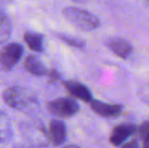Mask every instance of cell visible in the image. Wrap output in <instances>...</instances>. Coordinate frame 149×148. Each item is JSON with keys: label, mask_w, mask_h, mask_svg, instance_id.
<instances>
[{"label": "cell", "mask_w": 149, "mask_h": 148, "mask_svg": "<svg viewBox=\"0 0 149 148\" xmlns=\"http://www.w3.org/2000/svg\"><path fill=\"white\" fill-rule=\"evenodd\" d=\"M2 97L10 108L20 112L31 113L40 107L37 94L26 87L11 86L4 90Z\"/></svg>", "instance_id": "obj_1"}, {"label": "cell", "mask_w": 149, "mask_h": 148, "mask_svg": "<svg viewBox=\"0 0 149 148\" xmlns=\"http://www.w3.org/2000/svg\"><path fill=\"white\" fill-rule=\"evenodd\" d=\"M64 17L76 28L80 31H93L98 28L100 20L94 14L77 7H65L63 10Z\"/></svg>", "instance_id": "obj_2"}, {"label": "cell", "mask_w": 149, "mask_h": 148, "mask_svg": "<svg viewBox=\"0 0 149 148\" xmlns=\"http://www.w3.org/2000/svg\"><path fill=\"white\" fill-rule=\"evenodd\" d=\"M51 114L60 118H70L79 111V105L71 97H59L49 101L47 105Z\"/></svg>", "instance_id": "obj_3"}, {"label": "cell", "mask_w": 149, "mask_h": 148, "mask_svg": "<svg viewBox=\"0 0 149 148\" xmlns=\"http://www.w3.org/2000/svg\"><path fill=\"white\" fill-rule=\"evenodd\" d=\"M24 47L18 43H10L0 51V66L5 71L11 70L22 59Z\"/></svg>", "instance_id": "obj_4"}, {"label": "cell", "mask_w": 149, "mask_h": 148, "mask_svg": "<svg viewBox=\"0 0 149 148\" xmlns=\"http://www.w3.org/2000/svg\"><path fill=\"white\" fill-rule=\"evenodd\" d=\"M90 108L94 113L100 117H104V118H115L121 115L123 112V106L119 105V104H108L104 103L102 101H93L90 103Z\"/></svg>", "instance_id": "obj_5"}, {"label": "cell", "mask_w": 149, "mask_h": 148, "mask_svg": "<svg viewBox=\"0 0 149 148\" xmlns=\"http://www.w3.org/2000/svg\"><path fill=\"white\" fill-rule=\"evenodd\" d=\"M136 132V126L133 124H122L115 127L110 137V142L114 146H121L130 136Z\"/></svg>", "instance_id": "obj_6"}, {"label": "cell", "mask_w": 149, "mask_h": 148, "mask_svg": "<svg viewBox=\"0 0 149 148\" xmlns=\"http://www.w3.org/2000/svg\"><path fill=\"white\" fill-rule=\"evenodd\" d=\"M64 85L72 97L81 99V101H85V103H91L93 101L92 99V93L82 83L74 80H68L65 81Z\"/></svg>", "instance_id": "obj_7"}, {"label": "cell", "mask_w": 149, "mask_h": 148, "mask_svg": "<svg viewBox=\"0 0 149 148\" xmlns=\"http://www.w3.org/2000/svg\"><path fill=\"white\" fill-rule=\"evenodd\" d=\"M48 135L53 145L59 146L65 142L66 139V126L59 120H52L49 125Z\"/></svg>", "instance_id": "obj_8"}, {"label": "cell", "mask_w": 149, "mask_h": 148, "mask_svg": "<svg viewBox=\"0 0 149 148\" xmlns=\"http://www.w3.org/2000/svg\"><path fill=\"white\" fill-rule=\"evenodd\" d=\"M107 45L113 53L119 56L120 58H123V59L129 57L133 51L131 44L126 40L121 39V38H113V39L109 40Z\"/></svg>", "instance_id": "obj_9"}, {"label": "cell", "mask_w": 149, "mask_h": 148, "mask_svg": "<svg viewBox=\"0 0 149 148\" xmlns=\"http://www.w3.org/2000/svg\"><path fill=\"white\" fill-rule=\"evenodd\" d=\"M24 68L29 73L36 76H43L49 73V70L47 69L45 64L35 55H30L26 58L24 62Z\"/></svg>", "instance_id": "obj_10"}, {"label": "cell", "mask_w": 149, "mask_h": 148, "mask_svg": "<svg viewBox=\"0 0 149 148\" xmlns=\"http://www.w3.org/2000/svg\"><path fill=\"white\" fill-rule=\"evenodd\" d=\"M12 137V125L9 116L0 109V147H3Z\"/></svg>", "instance_id": "obj_11"}, {"label": "cell", "mask_w": 149, "mask_h": 148, "mask_svg": "<svg viewBox=\"0 0 149 148\" xmlns=\"http://www.w3.org/2000/svg\"><path fill=\"white\" fill-rule=\"evenodd\" d=\"M24 42L29 48L35 52H43L44 51V39L43 36L39 33L28 32L24 34Z\"/></svg>", "instance_id": "obj_12"}, {"label": "cell", "mask_w": 149, "mask_h": 148, "mask_svg": "<svg viewBox=\"0 0 149 148\" xmlns=\"http://www.w3.org/2000/svg\"><path fill=\"white\" fill-rule=\"evenodd\" d=\"M11 35V24L7 14L0 8V44L6 42Z\"/></svg>", "instance_id": "obj_13"}, {"label": "cell", "mask_w": 149, "mask_h": 148, "mask_svg": "<svg viewBox=\"0 0 149 148\" xmlns=\"http://www.w3.org/2000/svg\"><path fill=\"white\" fill-rule=\"evenodd\" d=\"M58 38L61 40L62 42L66 43L67 45L71 46V47L74 48H84L85 47V42L84 40L80 39V38L77 37H73V36H69V35H65V34H58Z\"/></svg>", "instance_id": "obj_14"}, {"label": "cell", "mask_w": 149, "mask_h": 148, "mask_svg": "<svg viewBox=\"0 0 149 148\" xmlns=\"http://www.w3.org/2000/svg\"><path fill=\"white\" fill-rule=\"evenodd\" d=\"M138 133H139V136L141 137L142 140L148 136L149 135V122L148 121H145V122H143L141 125H140L139 128H138Z\"/></svg>", "instance_id": "obj_15"}, {"label": "cell", "mask_w": 149, "mask_h": 148, "mask_svg": "<svg viewBox=\"0 0 149 148\" xmlns=\"http://www.w3.org/2000/svg\"><path fill=\"white\" fill-rule=\"evenodd\" d=\"M121 148H139V143L137 140H131L127 143H124Z\"/></svg>", "instance_id": "obj_16"}, {"label": "cell", "mask_w": 149, "mask_h": 148, "mask_svg": "<svg viewBox=\"0 0 149 148\" xmlns=\"http://www.w3.org/2000/svg\"><path fill=\"white\" fill-rule=\"evenodd\" d=\"M142 141H143V146H142V148H149V135L146 138H144Z\"/></svg>", "instance_id": "obj_17"}, {"label": "cell", "mask_w": 149, "mask_h": 148, "mask_svg": "<svg viewBox=\"0 0 149 148\" xmlns=\"http://www.w3.org/2000/svg\"><path fill=\"white\" fill-rule=\"evenodd\" d=\"M64 148H79V147L75 146V145H69V146H66V147H64Z\"/></svg>", "instance_id": "obj_18"}]
</instances>
